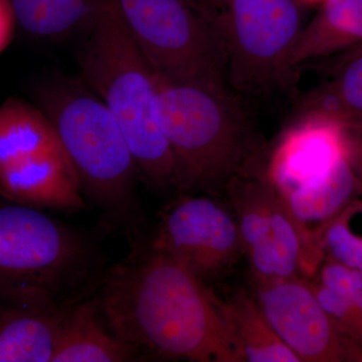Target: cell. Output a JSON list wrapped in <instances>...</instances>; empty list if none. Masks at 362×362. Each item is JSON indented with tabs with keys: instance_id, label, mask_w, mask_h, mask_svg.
Wrapping results in <instances>:
<instances>
[{
	"instance_id": "18",
	"label": "cell",
	"mask_w": 362,
	"mask_h": 362,
	"mask_svg": "<svg viewBox=\"0 0 362 362\" xmlns=\"http://www.w3.org/2000/svg\"><path fill=\"white\" fill-rule=\"evenodd\" d=\"M18 26L33 37H63L89 30L105 0H9Z\"/></svg>"
},
{
	"instance_id": "12",
	"label": "cell",
	"mask_w": 362,
	"mask_h": 362,
	"mask_svg": "<svg viewBox=\"0 0 362 362\" xmlns=\"http://www.w3.org/2000/svg\"><path fill=\"white\" fill-rule=\"evenodd\" d=\"M350 134L322 116L296 117L264 162L262 175L282 199L322 180L349 156Z\"/></svg>"
},
{
	"instance_id": "7",
	"label": "cell",
	"mask_w": 362,
	"mask_h": 362,
	"mask_svg": "<svg viewBox=\"0 0 362 362\" xmlns=\"http://www.w3.org/2000/svg\"><path fill=\"white\" fill-rule=\"evenodd\" d=\"M0 195L54 211L87 209L58 133L39 106L20 98L0 105Z\"/></svg>"
},
{
	"instance_id": "4",
	"label": "cell",
	"mask_w": 362,
	"mask_h": 362,
	"mask_svg": "<svg viewBox=\"0 0 362 362\" xmlns=\"http://www.w3.org/2000/svg\"><path fill=\"white\" fill-rule=\"evenodd\" d=\"M87 32L81 78L115 117L139 180L153 192L176 189L175 158L157 114L154 71L124 25L115 0H105Z\"/></svg>"
},
{
	"instance_id": "5",
	"label": "cell",
	"mask_w": 362,
	"mask_h": 362,
	"mask_svg": "<svg viewBox=\"0 0 362 362\" xmlns=\"http://www.w3.org/2000/svg\"><path fill=\"white\" fill-rule=\"evenodd\" d=\"M107 268L87 233L37 207L0 204V297L74 304L94 294Z\"/></svg>"
},
{
	"instance_id": "1",
	"label": "cell",
	"mask_w": 362,
	"mask_h": 362,
	"mask_svg": "<svg viewBox=\"0 0 362 362\" xmlns=\"http://www.w3.org/2000/svg\"><path fill=\"white\" fill-rule=\"evenodd\" d=\"M95 295L109 330L147 358L240 362L220 298L147 240L107 268Z\"/></svg>"
},
{
	"instance_id": "16",
	"label": "cell",
	"mask_w": 362,
	"mask_h": 362,
	"mask_svg": "<svg viewBox=\"0 0 362 362\" xmlns=\"http://www.w3.org/2000/svg\"><path fill=\"white\" fill-rule=\"evenodd\" d=\"M362 44V0H324L322 8L298 35L289 66L298 70L314 59Z\"/></svg>"
},
{
	"instance_id": "20",
	"label": "cell",
	"mask_w": 362,
	"mask_h": 362,
	"mask_svg": "<svg viewBox=\"0 0 362 362\" xmlns=\"http://www.w3.org/2000/svg\"><path fill=\"white\" fill-rule=\"evenodd\" d=\"M319 302L337 329L362 346V312L351 298L321 284H312Z\"/></svg>"
},
{
	"instance_id": "23",
	"label": "cell",
	"mask_w": 362,
	"mask_h": 362,
	"mask_svg": "<svg viewBox=\"0 0 362 362\" xmlns=\"http://www.w3.org/2000/svg\"><path fill=\"white\" fill-rule=\"evenodd\" d=\"M349 157L359 189L362 192V135L350 134Z\"/></svg>"
},
{
	"instance_id": "10",
	"label": "cell",
	"mask_w": 362,
	"mask_h": 362,
	"mask_svg": "<svg viewBox=\"0 0 362 362\" xmlns=\"http://www.w3.org/2000/svg\"><path fill=\"white\" fill-rule=\"evenodd\" d=\"M147 242L206 285L223 275L242 252L235 216L209 195L180 194L161 211Z\"/></svg>"
},
{
	"instance_id": "22",
	"label": "cell",
	"mask_w": 362,
	"mask_h": 362,
	"mask_svg": "<svg viewBox=\"0 0 362 362\" xmlns=\"http://www.w3.org/2000/svg\"><path fill=\"white\" fill-rule=\"evenodd\" d=\"M18 21L9 0H0V54L6 51L14 37Z\"/></svg>"
},
{
	"instance_id": "3",
	"label": "cell",
	"mask_w": 362,
	"mask_h": 362,
	"mask_svg": "<svg viewBox=\"0 0 362 362\" xmlns=\"http://www.w3.org/2000/svg\"><path fill=\"white\" fill-rule=\"evenodd\" d=\"M154 78L178 194H216L233 176L261 170L263 141L246 98L233 90L175 82L156 71Z\"/></svg>"
},
{
	"instance_id": "19",
	"label": "cell",
	"mask_w": 362,
	"mask_h": 362,
	"mask_svg": "<svg viewBox=\"0 0 362 362\" xmlns=\"http://www.w3.org/2000/svg\"><path fill=\"white\" fill-rule=\"evenodd\" d=\"M322 244L328 259L362 273V201L350 202L326 225Z\"/></svg>"
},
{
	"instance_id": "24",
	"label": "cell",
	"mask_w": 362,
	"mask_h": 362,
	"mask_svg": "<svg viewBox=\"0 0 362 362\" xmlns=\"http://www.w3.org/2000/svg\"><path fill=\"white\" fill-rule=\"evenodd\" d=\"M354 302H356L357 306H358V308L361 309V311L362 312V290L358 293V294L356 295V297H354Z\"/></svg>"
},
{
	"instance_id": "13",
	"label": "cell",
	"mask_w": 362,
	"mask_h": 362,
	"mask_svg": "<svg viewBox=\"0 0 362 362\" xmlns=\"http://www.w3.org/2000/svg\"><path fill=\"white\" fill-rule=\"evenodd\" d=\"M71 305L0 297V362H52Z\"/></svg>"
},
{
	"instance_id": "8",
	"label": "cell",
	"mask_w": 362,
	"mask_h": 362,
	"mask_svg": "<svg viewBox=\"0 0 362 362\" xmlns=\"http://www.w3.org/2000/svg\"><path fill=\"white\" fill-rule=\"evenodd\" d=\"M115 4L156 74L175 82L233 90L223 47L194 0H115Z\"/></svg>"
},
{
	"instance_id": "21",
	"label": "cell",
	"mask_w": 362,
	"mask_h": 362,
	"mask_svg": "<svg viewBox=\"0 0 362 362\" xmlns=\"http://www.w3.org/2000/svg\"><path fill=\"white\" fill-rule=\"evenodd\" d=\"M318 283L354 300L362 290V273L327 258L321 267Z\"/></svg>"
},
{
	"instance_id": "25",
	"label": "cell",
	"mask_w": 362,
	"mask_h": 362,
	"mask_svg": "<svg viewBox=\"0 0 362 362\" xmlns=\"http://www.w3.org/2000/svg\"><path fill=\"white\" fill-rule=\"evenodd\" d=\"M307 1L317 2V1H324V0H307Z\"/></svg>"
},
{
	"instance_id": "14",
	"label": "cell",
	"mask_w": 362,
	"mask_h": 362,
	"mask_svg": "<svg viewBox=\"0 0 362 362\" xmlns=\"http://www.w3.org/2000/svg\"><path fill=\"white\" fill-rule=\"evenodd\" d=\"M324 78L298 100L296 117L322 116L362 134V44L337 54Z\"/></svg>"
},
{
	"instance_id": "2",
	"label": "cell",
	"mask_w": 362,
	"mask_h": 362,
	"mask_svg": "<svg viewBox=\"0 0 362 362\" xmlns=\"http://www.w3.org/2000/svg\"><path fill=\"white\" fill-rule=\"evenodd\" d=\"M39 107L56 129L80 182L107 230L130 250L148 237L137 194V166L115 117L82 78H59L37 90Z\"/></svg>"
},
{
	"instance_id": "15",
	"label": "cell",
	"mask_w": 362,
	"mask_h": 362,
	"mask_svg": "<svg viewBox=\"0 0 362 362\" xmlns=\"http://www.w3.org/2000/svg\"><path fill=\"white\" fill-rule=\"evenodd\" d=\"M139 349L105 328L96 295L76 302L62 323L52 362L147 361Z\"/></svg>"
},
{
	"instance_id": "11",
	"label": "cell",
	"mask_w": 362,
	"mask_h": 362,
	"mask_svg": "<svg viewBox=\"0 0 362 362\" xmlns=\"http://www.w3.org/2000/svg\"><path fill=\"white\" fill-rule=\"evenodd\" d=\"M255 299L300 361H362L361 345L337 329L310 283L297 277L259 282Z\"/></svg>"
},
{
	"instance_id": "9",
	"label": "cell",
	"mask_w": 362,
	"mask_h": 362,
	"mask_svg": "<svg viewBox=\"0 0 362 362\" xmlns=\"http://www.w3.org/2000/svg\"><path fill=\"white\" fill-rule=\"evenodd\" d=\"M225 189L257 282L297 277L298 272L313 275L315 261L303 230L262 171L233 176Z\"/></svg>"
},
{
	"instance_id": "6",
	"label": "cell",
	"mask_w": 362,
	"mask_h": 362,
	"mask_svg": "<svg viewBox=\"0 0 362 362\" xmlns=\"http://www.w3.org/2000/svg\"><path fill=\"white\" fill-rule=\"evenodd\" d=\"M225 52L230 87L240 96L291 89L289 57L302 30L294 0H194Z\"/></svg>"
},
{
	"instance_id": "17",
	"label": "cell",
	"mask_w": 362,
	"mask_h": 362,
	"mask_svg": "<svg viewBox=\"0 0 362 362\" xmlns=\"http://www.w3.org/2000/svg\"><path fill=\"white\" fill-rule=\"evenodd\" d=\"M220 304L240 362H300L272 328L255 298L240 293Z\"/></svg>"
}]
</instances>
